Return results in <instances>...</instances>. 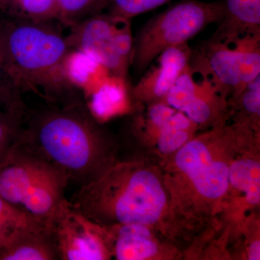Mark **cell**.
Here are the masks:
<instances>
[{"label": "cell", "instance_id": "cell-1", "mask_svg": "<svg viewBox=\"0 0 260 260\" xmlns=\"http://www.w3.org/2000/svg\"><path fill=\"white\" fill-rule=\"evenodd\" d=\"M22 143L79 188L114 164L110 142L78 105L28 111Z\"/></svg>", "mask_w": 260, "mask_h": 260}, {"label": "cell", "instance_id": "cell-2", "mask_svg": "<svg viewBox=\"0 0 260 260\" xmlns=\"http://www.w3.org/2000/svg\"><path fill=\"white\" fill-rule=\"evenodd\" d=\"M48 23L0 20L5 78L19 97L32 92L54 102L73 88L64 70L72 49L66 37Z\"/></svg>", "mask_w": 260, "mask_h": 260}, {"label": "cell", "instance_id": "cell-3", "mask_svg": "<svg viewBox=\"0 0 260 260\" xmlns=\"http://www.w3.org/2000/svg\"><path fill=\"white\" fill-rule=\"evenodd\" d=\"M73 209L102 225H151L161 217L167 198L151 171L132 162L114 164L69 200Z\"/></svg>", "mask_w": 260, "mask_h": 260}, {"label": "cell", "instance_id": "cell-4", "mask_svg": "<svg viewBox=\"0 0 260 260\" xmlns=\"http://www.w3.org/2000/svg\"><path fill=\"white\" fill-rule=\"evenodd\" d=\"M223 15L222 0H184L155 15L133 44L131 64L135 71L143 73L162 51L186 44L210 24L218 23Z\"/></svg>", "mask_w": 260, "mask_h": 260}, {"label": "cell", "instance_id": "cell-5", "mask_svg": "<svg viewBox=\"0 0 260 260\" xmlns=\"http://www.w3.org/2000/svg\"><path fill=\"white\" fill-rule=\"evenodd\" d=\"M189 66L224 96H236L260 77V35L243 36L230 44L210 39L191 51Z\"/></svg>", "mask_w": 260, "mask_h": 260}, {"label": "cell", "instance_id": "cell-6", "mask_svg": "<svg viewBox=\"0 0 260 260\" xmlns=\"http://www.w3.org/2000/svg\"><path fill=\"white\" fill-rule=\"evenodd\" d=\"M70 28L65 37L70 49L88 54L111 75L126 79L134 44L130 20L99 13Z\"/></svg>", "mask_w": 260, "mask_h": 260}, {"label": "cell", "instance_id": "cell-7", "mask_svg": "<svg viewBox=\"0 0 260 260\" xmlns=\"http://www.w3.org/2000/svg\"><path fill=\"white\" fill-rule=\"evenodd\" d=\"M49 226L55 238L59 260H103L112 256L106 227L73 209L66 198Z\"/></svg>", "mask_w": 260, "mask_h": 260}, {"label": "cell", "instance_id": "cell-8", "mask_svg": "<svg viewBox=\"0 0 260 260\" xmlns=\"http://www.w3.org/2000/svg\"><path fill=\"white\" fill-rule=\"evenodd\" d=\"M175 162L205 198L217 200L227 192L229 166L214 160L205 138L189 140L183 145L178 150Z\"/></svg>", "mask_w": 260, "mask_h": 260}, {"label": "cell", "instance_id": "cell-9", "mask_svg": "<svg viewBox=\"0 0 260 260\" xmlns=\"http://www.w3.org/2000/svg\"><path fill=\"white\" fill-rule=\"evenodd\" d=\"M51 167L21 142L0 164V197L20 210L29 189Z\"/></svg>", "mask_w": 260, "mask_h": 260}, {"label": "cell", "instance_id": "cell-10", "mask_svg": "<svg viewBox=\"0 0 260 260\" xmlns=\"http://www.w3.org/2000/svg\"><path fill=\"white\" fill-rule=\"evenodd\" d=\"M191 54L187 43L160 53L155 59L156 64L151 67L133 88L135 97L144 102H164L178 76L189 64Z\"/></svg>", "mask_w": 260, "mask_h": 260}, {"label": "cell", "instance_id": "cell-11", "mask_svg": "<svg viewBox=\"0 0 260 260\" xmlns=\"http://www.w3.org/2000/svg\"><path fill=\"white\" fill-rule=\"evenodd\" d=\"M0 260H59L52 231L39 222L19 228L0 247Z\"/></svg>", "mask_w": 260, "mask_h": 260}, {"label": "cell", "instance_id": "cell-12", "mask_svg": "<svg viewBox=\"0 0 260 260\" xmlns=\"http://www.w3.org/2000/svg\"><path fill=\"white\" fill-rule=\"evenodd\" d=\"M69 185L66 178L51 167L29 189L20 210L36 221L49 225L51 218L65 199Z\"/></svg>", "mask_w": 260, "mask_h": 260}, {"label": "cell", "instance_id": "cell-13", "mask_svg": "<svg viewBox=\"0 0 260 260\" xmlns=\"http://www.w3.org/2000/svg\"><path fill=\"white\" fill-rule=\"evenodd\" d=\"M112 256L119 260H143L158 253L148 225L141 223L120 224L106 226Z\"/></svg>", "mask_w": 260, "mask_h": 260}, {"label": "cell", "instance_id": "cell-14", "mask_svg": "<svg viewBox=\"0 0 260 260\" xmlns=\"http://www.w3.org/2000/svg\"><path fill=\"white\" fill-rule=\"evenodd\" d=\"M223 18L210 39L230 44L245 35H260V0H222Z\"/></svg>", "mask_w": 260, "mask_h": 260}, {"label": "cell", "instance_id": "cell-15", "mask_svg": "<svg viewBox=\"0 0 260 260\" xmlns=\"http://www.w3.org/2000/svg\"><path fill=\"white\" fill-rule=\"evenodd\" d=\"M64 70L67 79L73 88L82 89L90 95L111 75L96 59L74 49L67 56Z\"/></svg>", "mask_w": 260, "mask_h": 260}, {"label": "cell", "instance_id": "cell-16", "mask_svg": "<svg viewBox=\"0 0 260 260\" xmlns=\"http://www.w3.org/2000/svg\"><path fill=\"white\" fill-rule=\"evenodd\" d=\"M226 99L208 80L202 79L198 81L194 99L182 113L197 126L220 122Z\"/></svg>", "mask_w": 260, "mask_h": 260}, {"label": "cell", "instance_id": "cell-17", "mask_svg": "<svg viewBox=\"0 0 260 260\" xmlns=\"http://www.w3.org/2000/svg\"><path fill=\"white\" fill-rule=\"evenodd\" d=\"M125 78L110 75L92 94L90 112L95 117L107 119L124 110L127 103Z\"/></svg>", "mask_w": 260, "mask_h": 260}, {"label": "cell", "instance_id": "cell-18", "mask_svg": "<svg viewBox=\"0 0 260 260\" xmlns=\"http://www.w3.org/2000/svg\"><path fill=\"white\" fill-rule=\"evenodd\" d=\"M28 112L23 101L0 109V164L23 141Z\"/></svg>", "mask_w": 260, "mask_h": 260}, {"label": "cell", "instance_id": "cell-19", "mask_svg": "<svg viewBox=\"0 0 260 260\" xmlns=\"http://www.w3.org/2000/svg\"><path fill=\"white\" fill-rule=\"evenodd\" d=\"M0 11L10 19L49 23L57 20L56 0H0Z\"/></svg>", "mask_w": 260, "mask_h": 260}, {"label": "cell", "instance_id": "cell-20", "mask_svg": "<svg viewBox=\"0 0 260 260\" xmlns=\"http://www.w3.org/2000/svg\"><path fill=\"white\" fill-rule=\"evenodd\" d=\"M259 162L249 158L237 160L229 167V184L244 192L251 205L259 204Z\"/></svg>", "mask_w": 260, "mask_h": 260}, {"label": "cell", "instance_id": "cell-21", "mask_svg": "<svg viewBox=\"0 0 260 260\" xmlns=\"http://www.w3.org/2000/svg\"><path fill=\"white\" fill-rule=\"evenodd\" d=\"M197 125L184 114L177 111L170 120L158 133V147L162 153L179 150L190 138Z\"/></svg>", "mask_w": 260, "mask_h": 260}, {"label": "cell", "instance_id": "cell-22", "mask_svg": "<svg viewBox=\"0 0 260 260\" xmlns=\"http://www.w3.org/2000/svg\"><path fill=\"white\" fill-rule=\"evenodd\" d=\"M57 20L72 27L107 8L108 0H56Z\"/></svg>", "mask_w": 260, "mask_h": 260}, {"label": "cell", "instance_id": "cell-23", "mask_svg": "<svg viewBox=\"0 0 260 260\" xmlns=\"http://www.w3.org/2000/svg\"><path fill=\"white\" fill-rule=\"evenodd\" d=\"M198 81L189 64L181 72L169 90L164 102L179 112H184L185 108L194 99Z\"/></svg>", "mask_w": 260, "mask_h": 260}, {"label": "cell", "instance_id": "cell-24", "mask_svg": "<svg viewBox=\"0 0 260 260\" xmlns=\"http://www.w3.org/2000/svg\"><path fill=\"white\" fill-rule=\"evenodd\" d=\"M34 222L27 214L0 197V247L4 245L17 229Z\"/></svg>", "mask_w": 260, "mask_h": 260}, {"label": "cell", "instance_id": "cell-25", "mask_svg": "<svg viewBox=\"0 0 260 260\" xmlns=\"http://www.w3.org/2000/svg\"><path fill=\"white\" fill-rule=\"evenodd\" d=\"M171 0H108L107 8L109 14L131 20L138 15L143 14Z\"/></svg>", "mask_w": 260, "mask_h": 260}, {"label": "cell", "instance_id": "cell-26", "mask_svg": "<svg viewBox=\"0 0 260 260\" xmlns=\"http://www.w3.org/2000/svg\"><path fill=\"white\" fill-rule=\"evenodd\" d=\"M240 103L246 114L254 117L255 121L260 116V77L249 84L240 93L233 97Z\"/></svg>", "mask_w": 260, "mask_h": 260}, {"label": "cell", "instance_id": "cell-27", "mask_svg": "<svg viewBox=\"0 0 260 260\" xmlns=\"http://www.w3.org/2000/svg\"><path fill=\"white\" fill-rule=\"evenodd\" d=\"M177 110L164 102H155L148 110V121L157 134L170 120Z\"/></svg>", "mask_w": 260, "mask_h": 260}, {"label": "cell", "instance_id": "cell-28", "mask_svg": "<svg viewBox=\"0 0 260 260\" xmlns=\"http://www.w3.org/2000/svg\"><path fill=\"white\" fill-rule=\"evenodd\" d=\"M20 101H22L21 98L15 95L5 78L3 68V49L0 42V109L9 107Z\"/></svg>", "mask_w": 260, "mask_h": 260}, {"label": "cell", "instance_id": "cell-29", "mask_svg": "<svg viewBox=\"0 0 260 260\" xmlns=\"http://www.w3.org/2000/svg\"><path fill=\"white\" fill-rule=\"evenodd\" d=\"M248 257L250 260H259L260 259V242L259 240L253 242L249 246Z\"/></svg>", "mask_w": 260, "mask_h": 260}]
</instances>
